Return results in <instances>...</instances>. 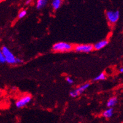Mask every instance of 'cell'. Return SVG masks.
I'll list each match as a JSON object with an SVG mask.
<instances>
[{"label": "cell", "instance_id": "cell-1", "mask_svg": "<svg viewBox=\"0 0 123 123\" xmlns=\"http://www.w3.org/2000/svg\"><path fill=\"white\" fill-rule=\"evenodd\" d=\"M1 50L2 53L5 57L6 62H7L9 64H12V65L16 64V58L8 47L4 46V47H2Z\"/></svg>", "mask_w": 123, "mask_h": 123}, {"label": "cell", "instance_id": "cell-2", "mask_svg": "<svg viewBox=\"0 0 123 123\" xmlns=\"http://www.w3.org/2000/svg\"><path fill=\"white\" fill-rule=\"evenodd\" d=\"M72 49H73V47L71 44L66 42H58L54 44L52 47V50H54V52H68Z\"/></svg>", "mask_w": 123, "mask_h": 123}, {"label": "cell", "instance_id": "cell-3", "mask_svg": "<svg viewBox=\"0 0 123 123\" xmlns=\"http://www.w3.org/2000/svg\"><path fill=\"white\" fill-rule=\"evenodd\" d=\"M106 17L109 23L114 24L116 23L119 19L120 13L117 10V11L109 10L106 12Z\"/></svg>", "mask_w": 123, "mask_h": 123}, {"label": "cell", "instance_id": "cell-4", "mask_svg": "<svg viewBox=\"0 0 123 123\" xmlns=\"http://www.w3.org/2000/svg\"><path fill=\"white\" fill-rule=\"evenodd\" d=\"M74 50L77 52L89 53L94 50V47L91 44H81L75 46L74 47Z\"/></svg>", "mask_w": 123, "mask_h": 123}, {"label": "cell", "instance_id": "cell-5", "mask_svg": "<svg viewBox=\"0 0 123 123\" xmlns=\"http://www.w3.org/2000/svg\"><path fill=\"white\" fill-rule=\"evenodd\" d=\"M91 86V84L90 83H86L83 84L82 86H80L77 89H75L70 92V96L72 97H77L78 96L80 95L82 93L84 92L86 89H87L89 87V86Z\"/></svg>", "mask_w": 123, "mask_h": 123}, {"label": "cell", "instance_id": "cell-6", "mask_svg": "<svg viewBox=\"0 0 123 123\" xmlns=\"http://www.w3.org/2000/svg\"><path fill=\"white\" fill-rule=\"evenodd\" d=\"M31 100V97L30 96L27 95V96H23L16 101L15 105H16V107L21 108V107H23L24 106L27 105L28 104H29Z\"/></svg>", "mask_w": 123, "mask_h": 123}, {"label": "cell", "instance_id": "cell-7", "mask_svg": "<svg viewBox=\"0 0 123 123\" xmlns=\"http://www.w3.org/2000/svg\"><path fill=\"white\" fill-rule=\"evenodd\" d=\"M108 43V40H101L99 42H97L94 45H93V47H94V49L96 50H99L103 49L105 46H107Z\"/></svg>", "mask_w": 123, "mask_h": 123}, {"label": "cell", "instance_id": "cell-8", "mask_svg": "<svg viewBox=\"0 0 123 123\" xmlns=\"http://www.w3.org/2000/svg\"><path fill=\"white\" fill-rule=\"evenodd\" d=\"M117 103V98L116 97H111L109 99L107 102V106L109 108H112Z\"/></svg>", "mask_w": 123, "mask_h": 123}, {"label": "cell", "instance_id": "cell-9", "mask_svg": "<svg viewBox=\"0 0 123 123\" xmlns=\"http://www.w3.org/2000/svg\"><path fill=\"white\" fill-rule=\"evenodd\" d=\"M114 114V109L113 108H109L107 110L104 111L102 113V116L107 119L111 118Z\"/></svg>", "mask_w": 123, "mask_h": 123}, {"label": "cell", "instance_id": "cell-10", "mask_svg": "<svg viewBox=\"0 0 123 123\" xmlns=\"http://www.w3.org/2000/svg\"><path fill=\"white\" fill-rule=\"evenodd\" d=\"M47 1L46 0H38L37 2V8L38 10H41L45 7L47 4Z\"/></svg>", "mask_w": 123, "mask_h": 123}, {"label": "cell", "instance_id": "cell-11", "mask_svg": "<svg viewBox=\"0 0 123 123\" xmlns=\"http://www.w3.org/2000/svg\"><path fill=\"white\" fill-rule=\"evenodd\" d=\"M62 1L60 0H54L52 1V7L54 8V10H57L59 9L62 5Z\"/></svg>", "mask_w": 123, "mask_h": 123}, {"label": "cell", "instance_id": "cell-12", "mask_svg": "<svg viewBox=\"0 0 123 123\" xmlns=\"http://www.w3.org/2000/svg\"><path fill=\"white\" fill-rule=\"evenodd\" d=\"M105 78H106V75H105V73L102 72V73L98 75V76L96 77L94 79V81H99V80H105Z\"/></svg>", "mask_w": 123, "mask_h": 123}, {"label": "cell", "instance_id": "cell-13", "mask_svg": "<svg viewBox=\"0 0 123 123\" xmlns=\"http://www.w3.org/2000/svg\"><path fill=\"white\" fill-rule=\"evenodd\" d=\"M26 13H27V11L26 10H22L20 11V12L18 14V18H22L23 17L26 16Z\"/></svg>", "mask_w": 123, "mask_h": 123}, {"label": "cell", "instance_id": "cell-14", "mask_svg": "<svg viewBox=\"0 0 123 123\" xmlns=\"http://www.w3.org/2000/svg\"><path fill=\"white\" fill-rule=\"evenodd\" d=\"M5 62H6V61H5V57H4L3 54L2 53L1 50H0V63H4Z\"/></svg>", "mask_w": 123, "mask_h": 123}, {"label": "cell", "instance_id": "cell-15", "mask_svg": "<svg viewBox=\"0 0 123 123\" xmlns=\"http://www.w3.org/2000/svg\"><path fill=\"white\" fill-rule=\"evenodd\" d=\"M66 80L67 82V83L69 84H72L74 83V80L72 79V78L70 77H67L66 78Z\"/></svg>", "mask_w": 123, "mask_h": 123}, {"label": "cell", "instance_id": "cell-16", "mask_svg": "<svg viewBox=\"0 0 123 123\" xmlns=\"http://www.w3.org/2000/svg\"><path fill=\"white\" fill-rule=\"evenodd\" d=\"M119 72H121V73H123V67H121V68H120Z\"/></svg>", "mask_w": 123, "mask_h": 123}, {"label": "cell", "instance_id": "cell-17", "mask_svg": "<svg viewBox=\"0 0 123 123\" xmlns=\"http://www.w3.org/2000/svg\"><path fill=\"white\" fill-rule=\"evenodd\" d=\"M30 2H31V1H30V0H28V1H26V3H25V4H26V5H28V4H29Z\"/></svg>", "mask_w": 123, "mask_h": 123}]
</instances>
